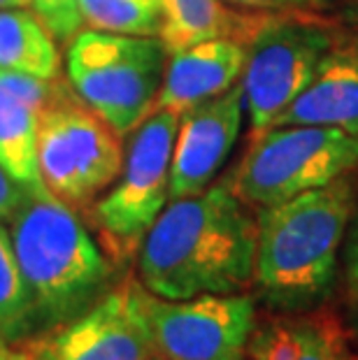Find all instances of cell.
I'll return each mask as SVG.
<instances>
[{
    "instance_id": "6da1fadb",
    "label": "cell",
    "mask_w": 358,
    "mask_h": 360,
    "mask_svg": "<svg viewBox=\"0 0 358 360\" xmlns=\"http://www.w3.org/2000/svg\"><path fill=\"white\" fill-rule=\"evenodd\" d=\"M256 235V214L228 184L170 200L140 247V283L165 300L242 293L254 281Z\"/></svg>"
},
{
    "instance_id": "7a4b0ae2",
    "label": "cell",
    "mask_w": 358,
    "mask_h": 360,
    "mask_svg": "<svg viewBox=\"0 0 358 360\" xmlns=\"http://www.w3.org/2000/svg\"><path fill=\"white\" fill-rule=\"evenodd\" d=\"M356 212L354 174L305 191L286 202L258 207L254 286L281 314H302L328 300L338 251Z\"/></svg>"
},
{
    "instance_id": "3957f363",
    "label": "cell",
    "mask_w": 358,
    "mask_h": 360,
    "mask_svg": "<svg viewBox=\"0 0 358 360\" xmlns=\"http://www.w3.org/2000/svg\"><path fill=\"white\" fill-rule=\"evenodd\" d=\"M10 235L30 295L33 333L68 323L105 295L108 258L72 207L44 184L24 186Z\"/></svg>"
},
{
    "instance_id": "277c9868",
    "label": "cell",
    "mask_w": 358,
    "mask_h": 360,
    "mask_svg": "<svg viewBox=\"0 0 358 360\" xmlns=\"http://www.w3.org/2000/svg\"><path fill=\"white\" fill-rule=\"evenodd\" d=\"M167 56L170 51L158 35L82 28L68 42V84L79 101L126 137L154 110Z\"/></svg>"
},
{
    "instance_id": "5b68a950",
    "label": "cell",
    "mask_w": 358,
    "mask_h": 360,
    "mask_svg": "<svg viewBox=\"0 0 358 360\" xmlns=\"http://www.w3.org/2000/svg\"><path fill=\"white\" fill-rule=\"evenodd\" d=\"M121 135L79 101L68 79H51L37 117V167L49 193L84 210L124 167Z\"/></svg>"
},
{
    "instance_id": "8992f818",
    "label": "cell",
    "mask_w": 358,
    "mask_h": 360,
    "mask_svg": "<svg viewBox=\"0 0 358 360\" xmlns=\"http://www.w3.org/2000/svg\"><path fill=\"white\" fill-rule=\"evenodd\" d=\"M305 12H263L247 42L240 84L249 142L270 130L279 114L307 89L338 37L333 26Z\"/></svg>"
},
{
    "instance_id": "52a82bcc",
    "label": "cell",
    "mask_w": 358,
    "mask_h": 360,
    "mask_svg": "<svg viewBox=\"0 0 358 360\" xmlns=\"http://www.w3.org/2000/svg\"><path fill=\"white\" fill-rule=\"evenodd\" d=\"M358 167V135L328 126H279L249 142L228 186L242 202L270 207Z\"/></svg>"
},
{
    "instance_id": "ba28073f",
    "label": "cell",
    "mask_w": 358,
    "mask_h": 360,
    "mask_svg": "<svg viewBox=\"0 0 358 360\" xmlns=\"http://www.w3.org/2000/svg\"><path fill=\"white\" fill-rule=\"evenodd\" d=\"M181 114L151 112L133 130L119 177L94 205L91 221L108 256L124 263L142 247L149 228L170 200V163Z\"/></svg>"
},
{
    "instance_id": "9c48e42d",
    "label": "cell",
    "mask_w": 358,
    "mask_h": 360,
    "mask_svg": "<svg viewBox=\"0 0 358 360\" xmlns=\"http://www.w3.org/2000/svg\"><path fill=\"white\" fill-rule=\"evenodd\" d=\"M21 360H158L147 288L126 279L68 323L17 347Z\"/></svg>"
},
{
    "instance_id": "30bf717a",
    "label": "cell",
    "mask_w": 358,
    "mask_h": 360,
    "mask_svg": "<svg viewBox=\"0 0 358 360\" xmlns=\"http://www.w3.org/2000/svg\"><path fill=\"white\" fill-rule=\"evenodd\" d=\"M158 360H245L256 328V302L245 293L165 300L147 290Z\"/></svg>"
},
{
    "instance_id": "8fae6325",
    "label": "cell",
    "mask_w": 358,
    "mask_h": 360,
    "mask_svg": "<svg viewBox=\"0 0 358 360\" xmlns=\"http://www.w3.org/2000/svg\"><path fill=\"white\" fill-rule=\"evenodd\" d=\"M242 119L245 91L240 82L181 114L170 163V200L198 195L212 186L238 142Z\"/></svg>"
},
{
    "instance_id": "7c38bea8",
    "label": "cell",
    "mask_w": 358,
    "mask_h": 360,
    "mask_svg": "<svg viewBox=\"0 0 358 360\" xmlns=\"http://www.w3.org/2000/svg\"><path fill=\"white\" fill-rule=\"evenodd\" d=\"M279 126H328L358 135V35H338L307 89L275 119Z\"/></svg>"
},
{
    "instance_id": "4fadbf2b",
    "label": "cell",
    "mask_w": 358,
    "mask_h": 360,
    "mask_svg": "<svg viewBox=\"0 0 358 360\" xmlns=\"http://www.w3.org/2000/svg\"><path fill=\"white\" fill-rule=\"evenodd\" d=\"M247 44L233 37H215L172 51L154 110L184 114L238 84L245 70Z\"/></svg>"
},
{
    "instance_id": "5bb4252c",
    "label": "cell",
    "mask_w": 358,
    "mask_h": 360,
    "mask_svg": "<svg viewBox=\"0 0 358 360\" xmlns=\"http://www.w3.org/2000/svg\"><path fill=\"white\" fill-rule=\"evenodd\" d=\"M49 84L51 79L0 75V163L21 186L42 184L37 167V117L47 101Z\"/></svg>"
},
{
    "instance_id": "9a60e30c",
    "label": "cell",
    "mask_w": 358,
    "mask_h": 360,
    "mask_svg": "<svg viewBox=\"0 0 358 360\" xmlns=\"http://www.w3.org/2000/svg\"><path fill=\"white\" fill-rule=\"evenodd\" d=\"M251 360H347L340 326L328 316L284 314L256 323L249 340Z\"/></svg>"
},
{
    "instance_id": "2e32d148",
    "label": "cell",
    "mask_w": 358,
    "mask_h": 360,
    "mask_svg": "<svg viewBox=\"0 0 358 360\" xmlns=\"http://www.w3.org/2000/svg\"><path fill=\"white\" fill-rule=\"evenodd\" d=\"M161 10L163 26L158 37L170 53L215 37H233L247 44L261 21V14L231 10L224 0H161Z\"/></svg>"
},
{
    "instance_id": "e0dca14e",
    "label": "cell",
    "mask_w": 358,
    "mask_h": 360,
    "mask_svg": "<svg viewBox=\"0 0 358 360\" xmlns=\"http://www.w3.org/2000/svg\"><path fill=\"white\" fill-rule=\"evenodd\" d=\"M0 75H24L44 82L58 77L54 37L28 7L0 10Z\"/></svg>"
},
{
    "instance_id": "ac0fdd59",
    "label": "cell",
    "mask_w": 358,
    "mask_h": 360,
    "mask_svg": "<svg viewBox=\"0 0 358 360\" xmlns=\"http://www.w3.org/2000/svg\"><path fill=\"white\" fill-rule=\"evenodd\" d=\"M33 335L30 295L14 251L10 228L0 221V340L14 344Z\"/></svg>"
},
{
    "instance_id": "d6986e66",
    "label": "cell",
    "mask_w": 358,
    "mask_h": 360,
    "mask_svg": "<svg viewBox=\"0 0 358 360\" xmlns=\"http://www.w3.org/2000/svg\"><path fill=\"white\" fill-rule=\"evenodd\" d=\"M84 26L121 35H161L158 0H79Z\"/></svg>"
},
{
    "instance_id": "ffe728a7",
    "label": "cell",
    "mask_w": 358,
    "mask_h": 360,
    "mask_svg": "<svg viewBox=\"0 0 358 360\" xmlns=\"http://www.w3.org/2000/svg\"><path fill=\"white\" fill-rule=\"evenodd\" d=\"M30 7L58 42H70L84 28L79 0H30Z\"/></svg>"
},
{
    "instance_id": "44dd1931",
    "label": "cell",
    "mask_w": 358,
    "mask_h": 360,
    "mask_svg": "<svg viewBox=\"0 0 358 360\" xmlns=\"http://www.w3.org/2000/svg\"><path fill=\"white\" fill-rule=\"evenodd\" d=\"M345 290L352 307L358 304V210L354 212L345 249Z\"/></svg>"
},
{
    "instance_id": "7402d4cb",
    "label": "cell",
    "mask_w": 358,
    "mask_h": 360,
    "mask_svg": "<svg viewBox=\"0 0 358 360\" xmlns=\"http://www.w3.org/2000/svg\"><path fill=\"white\" fill-rule=\"evenodd\" d=\"M21 198H24V186L19 181H14L12 174L0 163V221L3 224H10Z\"/></svg>"
},
{
    "instance_id": "603a6c76",
    "label": "cell",
    "mask_w": 358,
    "mask_h": 360,
    "mask_svg": "<svg viewBox=\"0 0 358 360\" xmlns=\"http://www.w3.org/2000/svg\"><path fill=\"white\" fill-rule=\"evenodd\" d=\"M228 5L247 7L258 12H295V10H317L321 7L317 0H224Z\"/></svg>"
},
{
    "instance_id": "cb8c5ba5",
    "label": "cell",
    "mask_w": 358,
    "mask_h": 360,
    "mask_svg": "<svg viewBox=\"0 0 358 360\" xmlns=\"http://www.w3.org/2000/svg\"><path fill=\"white\" fill-rule=\"evenodd\" d=\"M347 328H349V333H352L354 340L358 342V304H356V307H352V311H349Z\"/></svg>"
},
{
    "instance_id": "d4e9b609",
    "label": "cell",
    "mask_w": 358,
    "mask_h": 360,
    "mask_svg": "<svg viewBox=\"0 0 358 360\" xmlns=\"http://www.w3.org/2000/svg\"><path fill=\"white\" fill-rule=\"evenodd\" d=\"M30 0H0V10H21L28 7Z\"/></svg>"
},
{
    "instance_id": "484cf974",
    "label": "cell",
    "mask_w": 358,
    "mask_h": 360,
    "mask_svg": "<svg viewBox=\"0 0 358 360\" xmlns=\"http://www.w3.org/2000/svg\"><path fill=\"white\" fill-rule=\"evenodd\" d=\"M0 360H21L17 349H10V344L0 342Z\"/></svg>"
},
{
    "instance_id": "4316f807",
    "label": "cell",
    "mask_w": 358,
    "mask_h": 360,
    "mask_svg": "<svg viewBox=\"0 0 358 360\" xmlns=\"http://www.w3.org/2000/svg\"><path fill=\"white\" fill-rule=\"evenodd\" d=\"M317 3H319V5H321V7H324L326 3H328V0H317Z\"/></svg>"
},
{
    "instance_id": "83f0119b",
    "label": "cell",
    "mask_w": 358,
    "mask_h": 360,
    "mask_svg": "<svg viewBox=\"0 0 358 360\" xmlns=\"http://www.w3.org/2000/svg\"><path fill=\"white\" fill-rule=\"evenodd\" d=\"M347 360H358V358H352V356H349V358H347Z\"/></svg>"
},
{
    "instance_id": "f1b7e54d",
    "label": "cell",
    "mask_w": 358,
    "mask_h": 360,
    "mask_svg": "<svg viewBox=\"0 0 358 360\" xmlns=\"http://www.w3.org/2000/svg\"><path fill=\"white\" fill-rule=\"evenodd\" d=\"M158 3H161V0H158Z\"/></svg>"
},
{
    "instance_id": "f546056e",
    "label": "cell",
    "mask_w": 358,
    "mask_h": 360,
    "mask_svg": "<svg viewBox=\"0 0 358 360\" xmlns=\"http://www.w3.org/2000/svg\"><path fill=\"white\" fill-rule=\"evenodd\" d=\"M0 342H3V340H0Z\"/></svg>"
},
{
    "instance_id": "4dcf8cb0",
    "label": "cell",
    "mask_w": 358,
    "mask_h": 360,
    "mask_svg": "<svg viewBox=\"0 0 358 360\" xmlns=\"http://www.w3.org/2000/svg\"><path fill=\"white\" fill-rule=\"evenodd\" d=\"M249 360H251V358H249Z\"/></svg>"
}]
</instances>
